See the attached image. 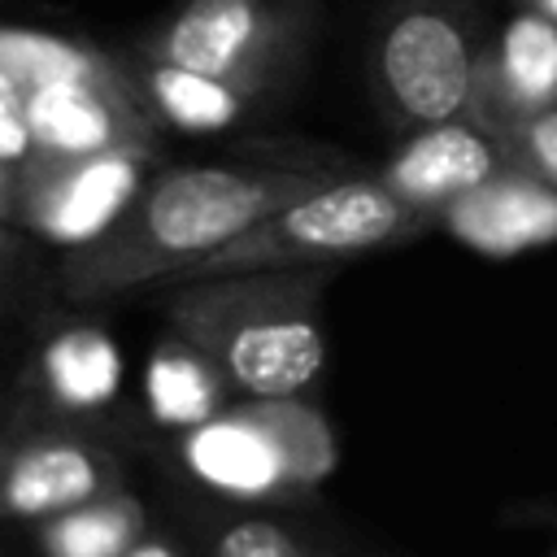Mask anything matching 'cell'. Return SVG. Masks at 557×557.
<instances>
[{"label": "cell", "instance_id": "1", "mask_svg": "<svg viewBox=\"0 0 557 557\" xmlns=\"http://www.w3.org/2000/svg\"><path fill=\"white\" fill-rule=\"evenodd\" d=\"M318 165H170L87 244L70 248L57 278L78 305L139 287H178L231 239L326 183Z\"/></svg>", "mask_w": 557, "mask_h": 557}, {"label": "cell", "instance_id": "2", "mask_svg": "<svg viewBox=\"0 0 557 557\" xmlns=\"http://www.w3.org/2000/svg\"><path fill=\"white\" fill-rule=\"evenodd\" d=\"M326 278L331 270H248L178 283L165 322L244 400L305 396L326 366Z\"/></svg>", "mask_w": 557, "mask_h": 557}, {"label": "cell", "instance_id": "3", "mask_svg": "<svg viewBox=\"0 0 557 557\" xmlns=\"http://www.w3.org/2000/svg\"><path fill=\"white\" fill-rule=\"evenodd\" d=\"M440 222L405 205L374 170L370 174H331L313 191L296 196L222 252L200 261L183 283L248 274V270H331L366 252H387L422 239Z\"/></svg>", "mask_w": 557, "mask_h": 557}, {"label": "cell", "instance_id": "4", "mask_svg": "<svg viewBox=\"0 0 557 557\" xmlns=\"http://www.w3.org/2000/svg\"><path fill=\"white\" fill-rule=\"evenodd\" d=\"M313 35V0H174V9L135 39L131 57L226 83L257 104L300 78Z\"/></svg>", "mask_w": 557, "mask_h": 557}, {"label": "cell", "instance_id": "5", "mask_svg": "<svg viewBox=\"0 0 557 557\" xmlns=\"http://www.w3.org/2000/svg\"><path fill=\"white\" fill-rule=\"evenodd\" d=\"M487 35L483 0H387L370 39L379 117L409 135L470 113Z\"/></svg>", "mask_w": 557, "mask_h": 557}, {"label": "cell", "instance_id": "6", "mask_svg": "<svg viewBox=\"0 0 557 557\" xmlns=\"http://www.w3.org/2000/svg\"><path fill=\"white\" fill-rule=\"evenodd\" d=\"M183 457L209 487L235 496H274L322 483L335 470V435L300 396H274L244 400L191 426Z\"/></svg>", "mask_w": 557, "mask_h": 557}, {"label": "cell", "instance_id": "7", "mask_svg": "<svg viewBox=\"0 0 557 557\" xmlns=\"http://www.w3.org/2000/svg\"><path fill=\"white\" fill-rule=\"evenodd\" d=\"M148 157L135 152H96L61 157L30 148L13 170V222L35 231L48 244L78 248L96 239L148 183Z\"/></svg>", "mask_w": 557, "mask_h": 557}, {"label": "cell", "instance_id": "8", "mask_svg": "<svg viewBox=\"0 0 557 557\" xmlns=\"http://www.w3.org/2000/svg\"><path fill=\"white\" fill-rule=\"evenodd\" d=\"M122 487L117 457L83 431L22 426L0 431V518L48 522Z\"/></svg>", "mask_w": 557, "mask_h": 557}, {"label": "cell", "instance_id": "9", "mask_svg": "<svg viewBox=\"0 0 557 557\" xmlns=\"http://www.w3.org/2000/svg\"><path fill=\"white\" fill-rule=\"evenodd\" d=\"M17 117L30 135V148L61 157H96V152H161V117L144 100L139 87H30L17 91Z\"/></svg>", "mask_w": 557, "mask_h": 557}, {"label": "cell", "instance_id": "10", "mask_svg": "<svg viewBox=\"0 0 557 557\" xmlns=\"http://www.w3.org/2000/svg\"><path fill=\"white\" fill-rule=\"evenodd\" d=\"M513 165L509 139L492 131L474 113H457L431 126H418L400 135V144L387 152V161L374 170L405 205L431 213L435 222L444 218L448 205L496 178L500 170Z\"/></svg>", "mask_w": 557, "mask_h": 557}, {"label": "cell", "instance_id": "11", "mask_svg": "<svg viewBox=\"0 0 557 557\" xmlns=\"http://www.w3.org/2000/svg\"><path fill=\"white\" fill-rule=\"evenodd\" d=\"M548 109H557V22L513 9L509 22L487 35L470 113L513 135Z\"/></svg>", "mask_w": 557, "mask_h": 557}, {"label": "cell", "instance_id": "12", "mask_svg": "<svg viewBox=\"0 0 557 557\" xmlns=\"http://www.w3.org/2000/svg\"><path fill=\"white\" fill-rule=\"evenodd\" d=\"M440 226L483 257H518L557 244V183L527 165H509L457 205L444 209Z\"/></svg>", "mask_w": 557, "mask_h": 557}, {"label": "cell", "instance_id": "13", "mask_svg": "<svg viewBox=\"0 0 557 557\" xmlns=\"http://www.w3.org/2000/svg\"><path fill=\"white\" fill-rule=\"evenodd\" d=\"M0 78L13 91L30 87H139L131 57H113L104 48H91L70 35L30 30V26H0Z\"/></svg>", "mask_w": 557, "mask_h": 557}, {"label": "cell", "instance_id": "14", "mask_svg": "<svg viewBox=\"0 0 557 557\" xmlns=\"http://www.w3.org/2000/svg\"><path fill=\"white\" fill-rule=\"evenodd\" d=\"M139 540H144V505L122 487L39 522L44 557H126Z\"/></svg>", "mask_w": 557, "mask_h": 557}, {"label": "cell", "instance_id": "15", "mask_svg": "<svg viewBox=\"0 0 557 557\" xmlns=\"http://www.w3.org/2000/svg\"><path fill=\"white\" fill-rule=\"evenodd\" d=\"M135 83L144 91V100L157 109L161 122L187 126V131H209V126H226L235 122L244 109H252V100H244L239 91H231L226 83L161 65V61H139L131 57Z\"/></svg>", "mask_w": 557, "mask_h": 557}, {"label": "cell", "instance_id": "16", "mask_svg": "<svg viewBox=\"0 0 557 557\" xmlns=\"http://www.w3.org/2000/svg\"><path fill=\"white\" fill-rule=\"evenodd\" d=\"M213 557H309V548L270 518H235L218 531Z\"/></svg>", "mask_w": 557, "mask_h": 557}, {"label": "cell", "instance_id": "17", "mask_svg": "<svg viewBox=\"0 0 557 557\" xmlns=\"http://www.w3.org/2000/svg\"><path fill=\"white\" fill-rule=\"evenodd\" d=\"M509 139V152H513V165H527L535 170L540 178L557 183V109H548L544 117L527 122L522 131L505 135Z\"/></svg>", "mask_w": 557, "mask_h": 557}, {"label": "cell", "instance_id": "18", "mask_svg": "<svg viewBox=\"0 0 557 557\" xmlns=\"http://www.w3.org/2000/svg\"><path fill=\"white\" fill-rule=\"evenodd\" d=\"M22 239H17V231H9L4 222H0V305H4V296H9V287H13V274H17V265H22Z\"/></svg>", "mask_w": 557, "mask_h": 557}, {"label": "cell", "instance_id": "19", "mask_svg": "<svg viewBox=\"0 0 557 557\" xmlns=\"http://www.w3.org/2000/svg\"><path fill=\"white\" fill-rule=\"evenodd\" d=\"M126 557H178V548H174V544H165V540H157V535H144Z\"/></svg>", "mask_w": 557, "mask_h": 557}, {"label": "cell", "instance_id": "20", "mask_svg": "<svg viewBox=\"0 0 557 557\" xmlns=\"http://www.w3.org/2000/svg\"><path fill=\"white\" fill-rule=\"evenodd\" d=\"M513 9H527V13H540L548 22H557V0H509Z\"/></svg>", "mask_w": 557, "mask_h": 557}, {"label": "cell", "instance_id": "21", "mask_svg": "<svg viewBox=\"0 0 557 557\" xmlns=\"http://www.w3.org/2000/svg\"><path fill=\"white\" fill-rule=\"evenodd\" d=\"M544 557H557V540H553V548H548V553H544Z\"/></svg>", "mask_w": 557, "mask_h": 557}]
</instances>
